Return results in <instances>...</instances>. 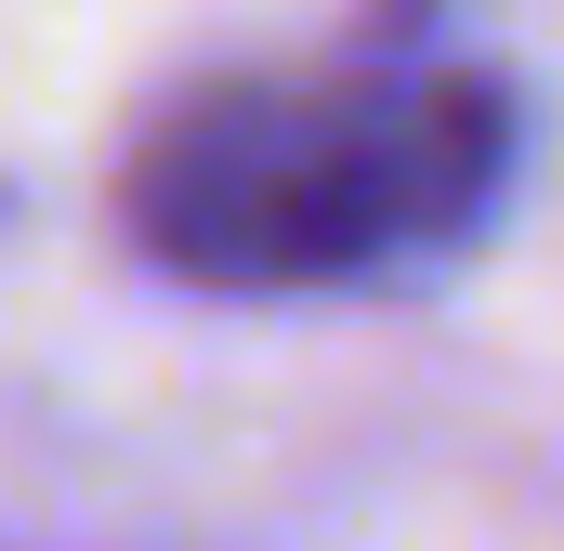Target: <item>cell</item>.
<instances>
[{"instance_id":"6da1fadb","label":"cell","mask_w":564,"mask_h":551,"mask_svg":"<svg viewBox=\"0 0 564 551\" xmlns=\"http://www.w3.org/2000/svg\"><path fill=\"white\" fill-rule=\"evenodd\" d=\"M499 144L512 106L459 66H250L144 119L119 210L210 289H302L459 237L499 184Z\"/></svg>"}]
</instances>
